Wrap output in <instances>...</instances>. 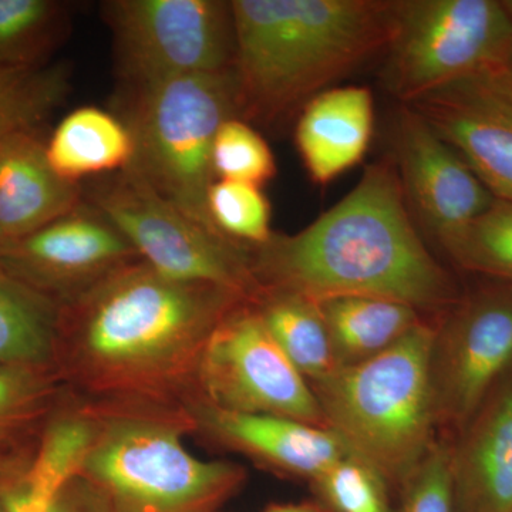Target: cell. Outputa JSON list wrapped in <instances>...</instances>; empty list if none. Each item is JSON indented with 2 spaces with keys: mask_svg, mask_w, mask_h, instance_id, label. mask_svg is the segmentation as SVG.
<instances>
[{
  "mask_svg": "<svg viewBox=\"0 0 512 512\" xmlns=\"http://www.w3.org/2000/svg\"><path fill=\"white\" fill-rule=\"evenodd\" d=\"M195 416L225 446L311 483L348 456L332 431L303 421L271 414L228 412L205 402L198 406Z\"/></svg>",
  "mask_w": 512,
  "mask_h": 512,
  "instance_id": "2e32d148",
  "label": "cell"
},
{
  "mask_svg": "<svg viewBox=\"0 0 512 512\" xmlns=\"http://www.w3.org/2000/svg\"><path fill=\"white\" fill-rule=\"evenodd\" d=\"M318 503L328 512H397L390 501V485L363 461L340 458L312 481Z\"/></svg>",
  "mask_w": 512,
  "mask_h": 512,
  "instance_id": "83f0119b",
  "label": "cell"
},
{
  "mask_svg": "<svg viewBox=\"0 0 512 512\" xmlns=\"http://www.w3.org/2000/svg\"><path fill=\"white\" fill-rule=\"evenodd\" d=\"M6 247L5 238H3L2 231H0V252Z\"/></svg>",
  "mask_w": 512,
  "mask_h": 512,
  "instance_id": "d590c367",
  "label": "cell"
},
{
  "mask_svg": "<svg viewBox=\"0 0 512 512\" xmlns=\"http://www.w3.org/2000/svg\"><path fill=\"white\" fill-rule=\"evenodd\" d=\"M412 107L497 200L512 202V96L484 76L436 90Z\"/></svg>",
  "mask_w": 512,
  "mask_h": 512,
  "instance_id": "5bb4252c",
  "label": "cell"
},
{
  "mask_svg": "<svg viewBox=\"0 0 512 512\" xmlns=\"http://www.w3.org/2000/svg\"><path fill=\"white\" fill-rule=\"evenodd\" d=\"M454 512H512V370L450 441Z\"/></svg>",
  "mask_w": 512,
  "mask_h": 512,
  "instance_id": "9a60e30c",
  "label": "cell"
},
{
  "mask_svg": "<svg viewBox=\"0 0 512 512\" xmlns=\"http://www.w3.org/2000/svg\"><path fill=\"white\" fill-rule=\"evenodd\" d=\"M0 512H8L5 503H3L2 497H0Z\"/></svg>",
  "mask_w": 512,
  "mask_h": 512,
  "instance_id": "8d00e7d4",
  "label": "cell"
},
{
  "mask_svg": "<svg viewBox=\"0 0 512 512\" xmlns=\"http://www.w3.org/2000/svg\"><path fill=\"white\" fill-rule=\"evenodd\" d=\"M205 403L228 412L271 414L326 429L315 393L245 301L205 342L195 370Z\"/></svg>",
  "mask_w": 512,
  "mask_h": 512,
  "instance_id": "30bf717a",
  "label": "cell"
},
{
  "mask_svg": "<svg viewBox=\"0 0 512 512\" xmlns=\"http://www.w3.org/2000/svg\"><path fill=\"white\" fill-rule=\"evenodd\" d=\"M505 8L508 9V12H510L511 18H512V0H504Z\"/></svg>",
  "mask_w": 512,
  "mask_h": 512,
  "instance_id": "e575fe53",
  "label": "cell"
},
{
  "mask_svg": "<svg viewBox=\"0 0 512 512\" xmlns=\"http://www.w3.org/2000/svg\"><path fill=\"white\" fill-rule=\"evenodd\" d=\"M512 370V288L478 289L437 319L430 375L437 427L460 431Z\"/></svg>",
  "mask_w": 512,
  "mask_h": 512,
  "instance_id": "8fae6325",
  "label": "cell"
},
{
  "mask_svg": "<svg viewBox=\"0 0 512 512\" xmlns=\"http://www.w3.org/2000/svg\"><path fill=\"white\" fill-rule=\"evenodd\" d=\"M43 512H107V507L97 488L77 473L56 491Z\"/></svg>",
  "mask_w": 512,
  "mask_h": 512,
  "instance_id": "1f68e13d",
  "label": "cell"
},
{
  "mask_svg": "<svg viewBox=\"0 0 512 512\" xmlns=\"http://www.w3.org/2000/svg\"><path fill=\"white\" fill-rule=\"evenodd\" d=\"M59 316V303L0 266V365H45L56 350Z\"/></svg>",
  "mask_w": 512,
  "mask_h": 512,
  "instance_id": "7402d4cb",
  "label": "cell"
},
{
  "mask_svg": "<svg viewBox=\"0 0 512 512\" xmlns=\"http://www.w3.org/2000/svg\"><path fill=\"white\" fill-rule=\"evenodd\" d=\"M400 494L397 512H454L450 440H434Z\"/></svg>",
  "mask_w": 512,
  "mask_h": 512,
  "instance_id": "f546056e",
  "label": "cell"
},
{
  "mask_svg": "<svg viewBox=\"0 0 512 512\" xmlns=\"http://www.w3.org/2000/svg\"><path fill=\"white\" fill-rule=\"evenodd\" d=\"M375 124L367 87H332L298 114L295 143L313 183L326 185L365 157Z\"/></svg>",
  "mask_w": 512,
  "mask_h": 512,
  "instance_id": "ac0fdd59",
  "label": "cell"
},
{
  "mask_svg": "<svg viewBox=\"0 0 512 512\" xmlns=\"http://www.w3.org/2000/svg\"><path fill=\"white\" fill-rule=\"evenodd\" d=\"M212 171L215 180L262 188L275 178L276 161L265 138L247 121L234 117L218 128L212 146Z\"/></svg>",
  "mask_w": 512,
  "mask_h": 512,
  "instance_id": "4316f807",
  "label": "cell"
},
{
  "mask_svg": "<svg viewBox=\"0 0 512 512\" xmlns=\"http://www.w3.org/2000/svg\"><path fill=\"white\" fill-rule=\"evenodd\" d=\"M480 76H484L485 79L490 80L495 86L512 96V40L500 62Z\"/></svg>",
  "mask_w": 512,
  "mask_h": 512,
  "instance_id": "d6a6232c",
  "label": "cell"
},
{
  "mask_svg": "<svg viewBox=\"0 0 512 512\" xmlns=\"http://www.w3.org/2000/svg\"><path fill=\"white\" fill-rule=\"evenodd\" d=\"M101 13L113 36L123 92L187 74L232 70L231 2L109 0L101 3Z\"/></svg>",
  "mask_w": 512,
  "mask_h": 512,
  "instance_id": "9c48e42d",
  "label": "cell"
},
{
  "mask_svg": "<svg viewBox=\"0 0 512 512\" xmlns=\"http://www.w3.org/2000/svg\"><path fill=\"white\" fill-rule=\"evenodd\" d=\"M82 202V184L67 183L56 174L40 130L22 131L0 143V231L6 247Z\"/></svg>",
  "mask_w": 512,
  "mask_h": 512,
  "instance_id": "e0dca14e",
  "label": "cell"
},
{
  "mask_svg": "<svg viewBox=\"0 0 512 512\" xmlns=\"http://www.w3.org/2000/svg\"><path fill=\"white\" fill-rule=\"evenodd\" d=\"M69 89L66 63L0 73V143L22 131L40 130Z\"/></svg>",
  "mask_w": 512,
  "mask_h": 512,
  "instance_id": "cb8c5ba5",
  "label": "cell"
},
{
  "mask_svg": "<svg viewBox=\"0 0 512 512\" xmlns=\"http://www.w3.org/2000/svg\"><path fill=\"white\" fill-rule=\"evenodd\" d=\"M259 289L312 301L362 295L443 316L463 293L421 239L393 158L367 165L356 187L298 234L251 248Z\"/></svg>",
  "mask_w": 512,
  "mask_h": 512,
  "instance_id": "6da1fadb",
  "label": "cell"
},
{
  "mask_svg": "<svg viewBox=\"0 0 512 512\" xmlns=\"http://www.w3.org/2000/svg\"><path fill=\"white\" fill-rule=\"evenodd\" d=\"M40 367L0 365V460L13 440L35 420L45 406L47 382ZM18 483L0 463V494Z\"/></svg>",
  "mask_w": 512,
  "mask_h": 512,
  "instance_id": "f1b7e54d",
  "label": "cell"
},
{
  "mask_svg": "<svg viewBox=\"0 0 512 512\" xmlns=\"http://www.w3.org/2000/svg\"><path fill=\"white\" fill-rule=\"evenodd\" d=\"M83 201L103 214L158 274L221 286L252 301L259 286L251 248L191 220L128 171L82 184Z\"/></svg>",
  "mask_w": 512,
  "mask_h": 512,
  "instance_id": "ba28073f",
  "label": "cell"
},
{
  "mask_svg": "<svg viewBox=\"0 0 512 512\" xmlns=\"http://www.w3.org/2000/svg\"><path fill=\"white\" fill-rule=\"evenodd\" d=\"M264 512H328L323 505L319 503H305V504H275L271 505L268 510Z\"/></svg>",
  "mask_w": 512,
  "mask_h": 512,
  "instance_id": "836d02e7",
  "label": "cell"
},
{
  "mask_svg": "<svg viewBox=\"0 0 512 512\" xmlns=\"http://www.w3.org/2000/svg\"><path fill=\"white\" fill-rule=\"evenodd\" d=\"M393 131V161L410 214L444 249L495 197L412 107L400 106Z\"/></svg>",
  "mask_w": 512,
  "mask_h": 512,
  "instance_id": "7c38bea8",
  "label": "cell"
},
{
  "mask_svg": "<svg viewBox=\"0 0 512 512\" xmlns=\"http://www.w3.org/2000/svg\"><path fill=\"white\" fill-rule=\"evenodd\" d=\"M47 160L67 183L120 173L133 158V140L120 117L99 107L70 111L46 141Z\"/></svg>",
  "mask_w": 512,
  "mask_h": 512,
  "instance_id": "d6986e66",
  "label": "cell"
},
{
  "mask_svg": "<svg viewBox=\"0 0 512 512\" xmlns=\"http://www.w3.org/2000/svg\"><path fill=\"white\" fill-rule=\"evenodd\" d=\"M444 251L466 271L512 288V202L495 198Z\"/></svg>",
  "mask_w": 512,
  "mask_h": 512,
  "instance_id": "d4e9b609",
  "label": "cell"
},
{
  "mask_svg": "<svg viewBox=\"0 0 512 512\" xmlns=\"http://www.w3.org/2000/svg\"><path fill=\"white\" fill-rule=\"evenodd\" d=\"M208 214L221 235L254 248L272 237L271 205L261 188L215 180L208 191Z\"/></svg>",
  "mask_w": 512,
  "mask_h": 512,
  "instance_id": "484cf974",
  "label": "cell"
},
{
  "mask_svg": "<svg viewBox=\"0 0 512 512\" xmlns=\"http://www.w3.org/2000/svg\"><path fill=\"white\" fill-rule=\"evenodd\" d=\"M315 302L339 367L379 355L424 319L412 306L377 296H330Z\"/></svg>",
  "mask_w": 512,
  "mask_h": 512,
  "instance_id": "ffe728a7",
  "label": "cell"
},
{
  "mask_svg": "<svg viewBox=\"0 0 512 512\" xmlns=\"http://www.w3.org/2000/svg\"><path fill=\"white\" fill-rule=\"evenodd\" d=\"M437 320L423 319L389 349L340 367L311 389L349 456L402 490L436 440L430 362Z\"/></svg>",
  "mask_w": 512,
  "mask_h": 512,
  "instance_id": "277c9868",
  "label": "cell"
},
{
  "mask_svg": "<svg viewBox=\"0 0 512 512\" xmlns=\"http://www.w3.org/2000/svg\"><path fill=\"white\" fill-rule=\"evenodd\" d=\"M238 119L272 127L386 52L396 0H232Z\"/></svg>",
  "mask_w": 512,
  "mask_h": 512,
  "instance_id": "3957f363",
  "label": "cell"
},
{
  "mask_svg": "<svg viewBox=\"0 0 512 512\" xmlns=\"http://www.w3.org/2000/svg\"><path fill=\"white\" fill-rule=\"evenodd\" d=\"M120 99V119L133 140L126 171L220 234L208 214V191L215 181L212 146L218 128L238 117L232 70L173 77L126 90Z\"/></svg>",
  "mask_w": 512,
  "mask_h": 512,
  "instance_id": "5b68a950",
  "label": "cell"
},
{
  "mask_svg": "<svg viewBox=\"0 0 512 512\" xmlns=\"http://www.w3.org/2000/svg\"><path fill=\"white\" fill-rule=\"evenodd\" d=\"M279 348L309 386L340 369L318 305L299 293L259 289L251 301Z\"/></svg>",
  "mask_w": 512,
  "mask_h": 512,
  "instance_id": "44dd1931",
  "label": "cell"
},
{
  "mask_svg": "<svg viewBox=\"0 0 512 512\" xmlns=\"http://www.w3.org/2000/svg\"><path fill=\"white\" fill-rule=\"evenodd\" d=\"M70 18L69 3L59 0H0V73L49 64Z\"/></svg>",
  "mask_w": 512,
  "mask_h": 512,
  "instance_id": "603a6c76",
  "label": "cell"
},
{
  "mask_svg": "<svg viewBox=\"0 0 512 512\" xmlns=\"http://www.w3.org/2000/svg\"><path fill=\"white\" fill-rule=\"evenodd\" d=\"M74 464L55 447L37 450L25 476L0 494L8 512H43L50 498L74 476Z\"/></svg>",
  "mask_w": 512,
  "mask_h": 512,
  "instance_id": "4dcf8cb0",
  "label": "cell"
},
{
  "mask_svg": "<svg viewBox=\"0 0 512 512\" xmlns=\"http://www.w3.org/2000/svg\"><path fill=\"white\" fill-rule=\"evenodd\" d=\"M221 286L181 282L141 259L60 305L57 346L97 390L153 392L194 375L212 330L239 303Z\"/></svg>",
  "mask_w": 512,
  "mask_h": 512,
  "instance_id": "7a4b0ae2",
  "label": "cell"
},
{
  "mask_svg": "<svg viewBox=\"0 0 512 512\" xmlns=\"http://www.w3.org/2000/svg\"><path fill=\"white\" fill-rule=\"evenodd\" d=\"M97 423L80 473L107 512H215L244 481L241 467L188 453L174 421L119 416Z\"/></svg>",
  "mask_w": 512,
  "mask_h": 512,
  "instance_id": "8992f818",
  "label": "cell"
},
{
  "mask_svg": "<svg viewBox=\"0 0 512 512\" xmlns=\"http://www.w3.org/2000/svg\"><path fill=\"white\" fill-rule=\"evenodd\" d=\"M136 259V249L119 229L84 201L0 252L3 269L59 305Z\"/></svg>",
  "mask_w": 512,
  "mask_h": 512,
  "instance_id": "4fadbf2b",
  "label": "cell"
},
{
  "mask_svg": "<svg viewBox=\"0 0 512 512\" xmlns=\"http://www.w3.org/2000/svg\"><path fill=\"white\" fill-rule=\"evenodd\" d=\"M512 18L500 0H396L384 87L410 104L500 62Z\"/></svg>",
  "mask_w": 512,
  "mask_h": 512,
  "instance_id": "52a82bcc",
  "label": "cell"
}]
</instances>
